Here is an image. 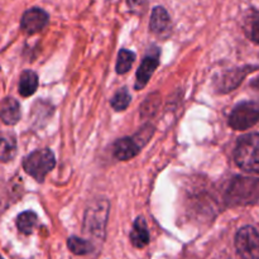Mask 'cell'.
I'll return each instance as SVG.
<instances>
[{
	"mask_svg": "<svg viewBox=\"0 0 259 259\" xmlns=\"http://www.w3.org/2000/svg\"><path fill=\"white\" fill-rule=\"evenodd\" d=\"M67 247L73 254L76 255H86L93 252L94 245L89 240L81 239L78 237H71L67 240Z\"/></svg>",
	"mask_w": 259,
	"mask_h": 259,
	"instance_id": "e0dca14e",
	"label": "cell"
},
{
	"mask_svg": "<svg viewBox=\"0 0 259 259\" xmlns=\"http://www.w3.org/2000/svg\"><path fill=\"white\" fill-rule=\"evenodd\" d=\"M159 65V51L157 47L152 48V51H149L147 53L146 57L142 61L141 66H139L138 71H137V80H136V89L137 90H141L144 86L148 83L149 78L153 75V72L156 71V68Z\"/></svg>",
	"mask_w": 259,
	"mask_h": 259,
	"instance_id": "ba28073f",
	"label": "cell"
},
{
	"mask_svg": "<svg viewBox=\"0 0 259 259\" xmlns=\"http://www.w3.org/2000/svg\"><path fill=\"white\" fill-rule=\"evenodd\" d=\"M230 206H245L259 201V179L238 176L232 180L225 194Z\"/></svg>",
	"mask_w": 259,
	"mask_h": 259,
	"instance_id": "6da1fadb",
	"label": "cell"
},
{
	"mask_svg": "<svg viewBox=\"0 0 259 259\" xmlns=\"http://www.w3.org/2000/svg\"><path fill=\"white\" fill-rule=\"evenodd\" d=\"M153 98V95L152 96H148L147 98V100L144 101L143 106H142V115L143 116H148V115H152V114L156 111L157 109V105H158V100L159 99H152Z\"/></svg>",
	"mask_w": 259,
	"mask_h": 259,
	"instance_id": "603a6c76",
	"label": "cell"
},
{
	"mask_svg": "<svg viewBox=\"0 0 259 259\" xmlns=\"http://www.w3.org/2000/svg\"><path fill=\"white\" fill-rule=\"evenodd\" d=\"M153 133H154L153 126L149 125V124H147V125H144L143 128H142L141 131H139L138 133L134 136V138H136L137 142H138V143L141 144L142 147H143V146H146L147 143H148V141H151Z\"/></svg>",
	"mask_w": 259,
	"mask_h": 259,
	"instance_id": "44dd1931",
	"label": "cell"
},
{
	"mask_svg": "<svg viewBox=\"0 0 259 259\" xmlns=\"http://www.w3.org/2000/svg\"><path fill=\"white\" fill-rule=\"evenodd\" d=\"M250 85H252L253 88H257V89H259V77L255 78V80H253V81H252V83H250Z\"/></svg>",
	"mask_w": 259,
	"mask_h": 259,
	"instance_id": "cb8c5ba5",
	"label": "cell"
},
{
	"mask_svg": "<svg viewBox=\"0 0 259 259\" xmlns=\"http://www.w3.org/2000/svg\"><path fill=\"white\" fill-rule=\"evenodd\" d=\"M22 118V111H20V105L14 98L3 99L0 103V119L7 125H15Z\"/></svg>",
	"mask_w": 259,
	"mask_h": 259,
	"instance_id": "30bf717a",
	"label": "cell"
},
{
	"mask_svg": "<svg viewBox=\"0 0 259 259\" xmlns=\"http://www.w3.org/2000/svg\"><path fill=\"white\" fill-rule=\"evenodd\" d=\"M131 242L136 248H144L149 243V233L147 228L146 220L143 218H138L133 225L131 232Z\"/></svg>",
	"mask_w": 259,
	"mask_h": 259,
	"instance_id": "7c38bea8",
	"label": "cell"
},
{
	"mask_svg": "<svg viewBox=\"0 0 259 259\" xmlns=\"http://www.w3.org/2000/svg\"><path fill=\"white\" fill-rule=\"evenodd\" d=\"M134 60H136V55L128 50H120L118 55V61H116V72L123 75L126 73L133 66Z\"/></svg>",
	"mask_w": 259,
	"mask_h": 259,
	"instance_id": "ac0fdd59",
	"label": "cell"
},
{
	"mask_svg": "<svg viewBox=\"0 0 259 259\" xmlns=\"http://www.w3.org/2000/svg\"><path fill=\"white\" fill-rule=\"evenodd\" d=\"M109 215V201L105 199L95 200L88 207L83 219V233L94 240H103Z\"/></svg>",
	"mask_w": 259,
	"mask_h": 259,
	"instance_id": "3957f363",
	"label": "cell"
},
{
	"mask_svg": "<svg viewBox=\"0 0 259 259\" xmlns=\"http://www.w3.org/2000/svg\"><path fill=\"white\" fill-rule=\"evenodd\" d=\"M142 146L137 142L134 137L129 138H121L114 146V156L119 161H128V159L134 158L141 151Z\"/></svg>",
	"mask_w": 259,
	"mask_h": 259,
	"instance_id": "9c48e42d",
	"label": "cell"
},
{
	"mask_svg": "<svg viewBox=\"0 0 259 259\" xmlns=\"http://www.w3.org/2000/svg\"><path fill=\"white\" fill-rule=\"evenodd\" d=\"M0 259H4V258H3V257H2V255H0Z\"/></svg>",
	"mask_w": 259,
	"mask_h": 259,
	"instance_id": "d4e9b609",
	"label": "cell"
},
{
	"mask_svg": "<svg viewBox=\"0 0 259 259\" xmlns=\"http://www.w3.org/2000/svg\"><path fill=\"white\" fill-rule=\"evenodd\" d=\"M19 94L23 98H29L37 91L38 89V76L34 71L25 70L23 71L19 77Z\"/></svg>",
	"mask_w": 259,
	"mask_h": 259,
	"instance_id": "4fadbf2b",
	"label": "cell"
},
{
	"mask_svg": "<svg viewBox=\"0 0 259 259\" xmlns=\"http://www.w3.org/2000/svg\"><path fill=\"white\" fill-rule=\"evenodd\" d=\"M126 4L134 14L142 15L146 13L147 7H148V0H126Z\"/></svg>",
	"mask_w": 259,
	"mask_h": 259,
	"instance_id": "7402d4cb",
	"label": "cell"
},
{
	"mask_svg": "<svg viewBox=\"0 0 259 259\" xmlns=\"http://www.w3.org/2000/svg\"><path fill=\"white\" fill-rule=\"evenodd\" d=\"M234 159L243 171L259 174V134H247L239 138L235 147Z\"/></svg>",
	"mask_w": 259,
	"mask_h": 259,
	"instance_id": "7a4b0ae2",
	"label": "cell"
},
{
	"mask_svg": "<svg viewBox=\"0 0 259 259\" xmlns=\"http://www.w3.org/2000/svg\"><path fill=\"white\" fill-rule=\"evenodd\" d=\"M47 13L40 8H30L27 12H24L22 19H20V29L25 34H34V33L40 32L46 25L48 24Z\"/></svg>",
	"mask_w": 259,
	"mask_h": 259,
	"instance_id": "52a82bcc",
	"label": "cell"
},
{
	"mask_svg": "<svg viewBox=\"0 0 259 259\" xmlns=\"http://www.w3.org/2000/svg\"><path fill=\"white\" fill-rule=\"evenodd\" d=\"M55 154L50 149H38L23 159V168L37 182L45 181L46 176L55 168Z\"/></svg>",
	"mask_w": 259,
	"mask_h": 259,
	"instance_id": "277c9868",
	"label": "cell"
},
{
	"mask_svg": "<svg viewBox=\"0 0 259 259\" xmlns=\"http://www.w3.org/2000/svg\"><path fill=\"white\" fill-rule=\"evenodd\" d=\"M244 29L248 37L259 45V12L257 10H252L245 18Z\"/></svg>",
	"mask_w": 259,
	"mask_h": 259,
	"instance_id": "2e32d148",
	"label": "cell"
},
{
	"mask_svg": "<svg viewBox=\"0 0 259 259\" xmlns=\"http://www.w3.org/2000/svg\"><path fill=\"white\" fill-rule=\"evenodd\" d=\"M17 156V141L13 136L0 137V162H10Z\"/></svg>",
	"mask_w": 259,
	"mask_h": 259,
	"instance_id": "9a60e30c",
	"label": "cell"
},
{
	"mask_svg": "<svg viewBox=\"0 0 259 259\" xmlns=\"http://www.w3.org/2000/svg\"><path fill=\"white\" fill-rule=\"evenodd\" d=\"M245 76V72L243 70H235L232 72L228 73L222 81V85L220 88L223 89V91H230L243 80V77Z\"/></svg>",
	"mask_w": 259,
	"mask_h": 259,
	"instance_id": "d6986e66",
	"label": "cell"
},
{
	"mask_svg": "<svg viewBox=\"0 0 259 259\" xmlns=\"http://www.w3.org/2000/svg\"><path fill=\"white\" fill-rule=\"evenodd\" d=\"M131 100L132 98L131 95H129L128 90H126V89H121V90H119L118 93L113 96V99H111V106L118 111L125 110L129 106V104H131Z\"/></svg>",
	"mask_w": 259,
	"mask_h": 259,
	"instance_id": "ffe728a7",
	"label": "cell"
},
{
	"mask_svg": "<svg viewBox=\"0 0 259 259\" xmlns=\"http://www.w3.org/2000/svg\"><path fill=\"white\" fill-rule=\"evenodd\" d=\"M259 120V104L245 101L233 109L229 116V125L235 131H247Z\"/></svg>",
	"mask_w": 259,
	"mask_h": 259,
	"instance_id": "5b68a950",
	"label": "cell"
},
{
	"mask_svg": "<svg viewBox=\"0 0 259 259\" xmlns=\"http://www.w3.org/2000/svg\"><path fill=\"white\" fill-rule=\"evenodd\" d=\"M149 29L158 35L169 32V29H171V18H169L168 13L164 8L156 7L152 10Z\"/></svg>",
	"mask_w": 259,
	"mask_h": 259,
	"instance_id": "8fae6325",
	"label": "cell"
},
{
	"mask_svg": "<svg viewBox=\"0 0 259 259\" xmlns=\"http://www.w3.org/2000/svg\"><path fill=\"white\" fill-rule=\"evenodd\" d=\"M38 217L33 211H24L18 215L17 218V228L22 234L29 235L32 234L34 228L37 227Z\"/></svg>",
	"mask_w": 259,
	"mask_h": 259,
	"instance_id": "5bb4252c",
	"label": "cell"
},
{
	"mask_svg": "<svg viewBox=\"0 0 259 259\" xmlns=\"http://www.w3.org/2000/svg\"><path fill=\"white\" fill-rule=\"evenodd\" d=\"M235 248L242 259H259V233L253 227H243L235 235Z\"/></svg>",
	"mask_w": 259,
	"mask_h": 259,
	"instance_id": "8992f818",
	"label": "cell"
}]
</instances>
